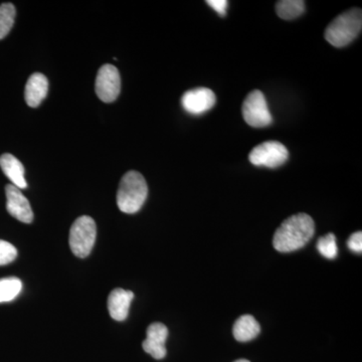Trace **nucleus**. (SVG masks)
<instances>
[{
    "label": "nucleus",
    "instance_id": "1",
    "mask_svg": "<svg viewBox=\"0 0 362 362\" xmlns=\"http://www.w3.org/2000/svg\"><path fill=\"white\" fill-rule=\"evenodd\" d=\"M315 233L313 218L307 214H297L283 221L274 235V247L281 252L302 249Z\"/></svg>",
    "mask_w": 362,
    "mask_h": 362
},
{
    "label": "nucleus",
    "instance_id": "2",
    "mask_svg": "<svg viewBox=\"0 0 362 362\" xmlns=\"http://www.w3.org/2000/svg\"><path fill=\"white\" fill-rule=\"evenodd\" d=\"M147 195L148 187L141 173L128 171L119 185L117 204L122 213L136 214L141 209Z\"/></svg>",
    "mask_w": 362,
    "mask_h": 362
},
{
    "label": "nucleus",
    "instance_id": "3",
    "mask_svg": "<svg viewBox=\"0 0 362 362\" xmlns=\"http://www.w3.org/2000/svg\"><path fill=\"white\" fill-rule=\"evenodd\" d=\"M362 28L361 9L354 8L338 16L325 30V40L335 47L349 45L358 37Z\"/></svg>",
    "mask_w": 362,
    "mask_h": 362
},
{
    "label": "nucleus",
    "instance_id": "4",
    "mask_svg": "<svg viewBox=\"0 0 362 362\" xmlns=\"http://www.w3.org/2000/svg\"><path fill=\"white\" fill-rule=\"evenodd\" d=\"M97 226L95 221L88 216L77 218L70 230L71 252L78 258L89 256L96 242Z\"/></svg>",
    "mask_w": 362,
    "mask_h": 362
},
{
    "label": "nucleus",
    "instance_id": "5",
    "mask_svg": "<svg viewBox=\"0 0 362 362\" xmlns=\"http://www.w3.org/2000/svg\"><path fill=\"white\" fill-rule=\"evenodd\" d=\"M242 111L244 120L252 127H267L273 121L266 98L259 90H252L247 95L243 104Z\"/></svg>",
    "mask_w": 362,
    "mask_h": 362
},
{
    "label": "nucleus",
    "instance_id": "6",
    "mask_svg": "<svg viewBox=\"0 0 362 362\" xmlns=\"http://www.w3.org/2000/svg\"><path fill=\"white\" fill-rule=\"evenodd\" d=\"M289 157L287 148L278 141H266L255 147L249 159L256 166L277 168L283 165Z\"/></svg>",
    "mask_w": 362,
    "mask_h": 362
},
{
    "label": "nucleus",
    "instance_id": "7",
    "mask_svg": "<svg viewBox=\"0 0 362 362\" xmlns=\"http://www.w3.org/2000/svg\"><path fill=\"white\" fill-rule=\"evenodd\" d=\"M96 94L105 103H112L120 94L121 78L116 66L104 65L98 71L96 78Z\"/></svg>",
    "mask_w": 362,
    "mask_h": 362
},
{
    "label": "nucleus",
    "instance_id": "8",
    "mask_svg": "<svg viewBox=\"0 0 362 362\" xmlns=\"http://www.w3.org/2000/svg\"><path fill=\"white\" fill-rule=\"evenodd\" d=\"M216 98L214 93L207 88L187 90L181 98L183 109L192 115H201L211 110L216 105Z\"/></svg>",
    "mask_w": 362,
    "mask_h": 362
},
{
    "label": "nucleus",
    "instance_id": "9",
    "mask_svg": "<svg viewBox=\"0 0 362 362\" xmlns=\"http://www.w3.org/2000/svg\"><path fill=\"white\" fill-rule=\"evenodd\" d=\"M6 209L11 216L21 223H30L33 221V213L30 202L21 192L20 188L8 185L6 187Z\"/></svg>",
    "mask_w": 362,
    "mask_h": 362
},
{
    "label": "nucleus",
    "instance_id": "10",
    "mask_svg": "<svg viewBox=\"0 0 362 362\" xmlns=\"http://www.w3.org/2000/svg\"><path fill=\"white\" fill-rule=\"evenodd\" d=\"M146 339L142 343L143 349L153 358L163 359L166 356L165 342L168 329L164 324L156 322L148 326Z\"/></svg>",
    "mask_w": 362,
    "mask_h": 362
},
{
    "label": "nucleus",
    "instance_id": "11",
    "mask_svg": "<svg viewBox=\"0 0 362 362\" xmlns=\"http://www.w3.org/2000/svg\"><path fill=\"white\" fill-rule=\"evenodd\" d=\"M134 299L133 292L127 290H113L109 295L108 309L112 318L116 321H124L129 314L131 302Z\"/></svg>",
    "mask_w": 362,
    "mask_h": 362
},
{
    "label": "nucleus",
    "instance_id": "12",
    "mask_svg": "<svg viewBox=\"0 0 362 362\" xmlns=\"http://www.w3.org/2000/svg\"><path fill=\"white\" fill-rule=\"evenodd\" d=\"M49 90V81L42 74H33L25 85V98L26 104L32 108H37L47 97Z\"/></svg>",
    "mask_w": 362,
    "mask_h": 362
},
{
    "label": "nucleus",
    "instance_id": "13",
    "mask_svg": "<svg viewBox=\"0 0 362 362\" xmlns=\"http://www.w3.org/2000/svg\"><path fill=\"white\" fill-rule=\"evenodd\" d=\"M0 168L7 178L13 182L14 187L20 189L28 187L25 178V168L16 157L8 153L0 156Z\"/></svg>",
    "mask_w": 362,
    "mask_h": 362
},
{
    "label": "nucleus",
    "instance_id": "14",
    "mask_svg": "<svg viewBox=\"0 0 362 362\" xmlns=\"http://www.w3.org/2000/svg\"><path fill=\"white\" fill-rule=\"evenodd\" d=\"M261 332V326L252 315H243L237 319L233 325V333L240 342H247L255 339Z\"/></svg>",
    "mask_w": 362,
    "mask_h": 362
},
{
    "label": "nucleus",
    "instance_id": "15",
    "mask_svg": "<svg viewBox=\"0 0 362 362\" xmlns=\"http://www.w3.org/2000/svg\"><path fill=\"white\" fill-rule=\"evenodd\" d=\"M304 11L303 0H281L276 4V13L282 20H295L303 14Z\"/></svg>",
    "mask_w": 362,
    "mask_h": 362
},
{
    "label": "nucleus",
    "instance_id": "16",
    "mask_svg": "<svg viewBox=\"0 0 362 362\" xmlns=\"http://www.w3.org/2000/svg\"><path fill=\"white\" fill-rule=\"evenodd\" d=\"M23 289L20 279L11 277L0 279V303L16 299Z\"/></svg>",
    "mask_w": 362,
    "mask_h": 362
},
{
    "label": "nucleus",
    "instance_id": "17",
    "mask_svg": "<svg viewBox=\"0 0 362 362\" xmlns=\"http://www.w3.org/2000/svg\"><path fill=\"white\" fill-rule=\"evenodd\" d=\"M16 7L11 4H4L0 6V40L4 39L11 28L16 20Z\"/></svg>",
    "mask_w": 362,
    "mask_h": 362
},
{
    "label": "nucleus",
    "instance_id": "18",
    "mask_svg": "<svg viewBox=\"0 0 362 362\" xmlns=\"http://www.w3.org/2000/svg\"><path fill=\"white\" fill-rule=\"evenodd\" d=\"M317 250L326 259L337 258L338 247L335 235L330 233L321 237L317 242Z\"/></svg>",
    "mask_w": 362,
    "mask_h": 362
},
{
    "label": "nucleus",
    "instance_id": "19",
    "mask_svg": "<svg viewBox=\"0 0 362 362\" xmlns=\"http://www.w3.org/2000/svg\"><path fill=\"white\" fill-rule=\"evenodd\" d=\"M18 257V250L11 243L0 240V266L11 263Z\"/></svg>",
    "mask_w": 362,
    "mask_h": 362
},
{
    "label": "nucleus",
    "instance_id": "20",
    "mask_svg": "<svg viewBox=\"0 0 362 362\" xmlns=\"http://www.w3.org/2000/svg\"><path fill=\"white\" fill-rule=\"evenodd\" d=\"M347 246L352 252L361 254L362 252V233L356 232L350 235L347 240Z\"/></svg>",
    "mask_w": 362,
    "mask_h": 362
},
{
    "label": "nucleus",
    "instance_id": "21",
    "mask_svg": "<svg viewBox=\"0 0 362 362\" xmlns=\"http://www.w3.org/2000/svg\"><path fill=\"white\" fill-rule=\"evenodd\" d=\"M206 4H209L214 11H216L218 16H226V8H228V1L226 0H207Z\"/></svg>",
    "mask_w": 362,
    "mask_h": 362
},
{
    "label": "nucleus",
    "instance_id": "22",
    "mask_svg": "<svg viewBox=\"0 0 362 362\" xmlns=\"http://www.w3.org/2000/svg\"><path fill=\"white\" fill-rule=\"evenodd\" d=\"M235 362H251L247 361V359H238V361H235Z\"/></svg>",
    "mask_w": 362,
    "mask_h": 362
}]
</instances>
